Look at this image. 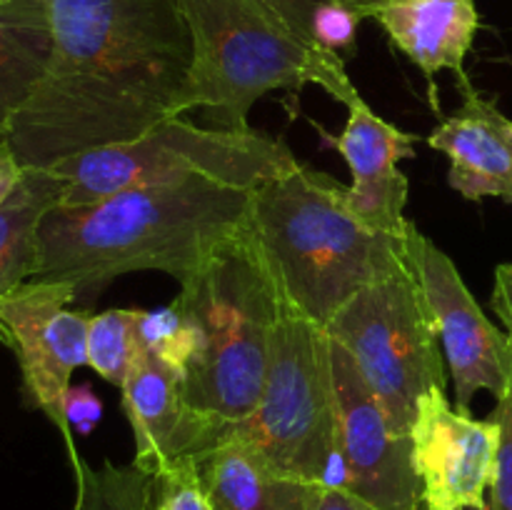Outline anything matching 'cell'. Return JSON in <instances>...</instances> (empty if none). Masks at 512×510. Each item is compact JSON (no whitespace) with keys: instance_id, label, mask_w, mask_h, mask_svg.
Listing matches in <instances>:
<instances>
[{"instance_id":"cell-13","label":"cell","mask_w":512,"mask_h":510,"mask_svg":"<svg viewBox=\"0 0 512 510\" xmlns=\"http://www.w3.org/2000/svg\"><path fill=\"white\" fill-rule=\"evenodd\" d=\"M120 393L135 438L133 463L153 475L193 463L225 443V430L185 403L178 370L148 350H140Z\"/></svg>"},{"instance_id":"cell-20","label":"cell","mask_w":512,"mask_h":510,"mask_svg":"<svg viewBox=\"0 0 512 510\" xmlns=\"http://www.w3.org/2000/svg\"><path fill=\"white\" fill-rule=\"evenodd\" d=\"M75 468L73 510H153L155 475L140 465H113L105 460L100 468L85 463L78 450H70Z\"/></svg>"},{"instance_id":"cell-32","label":"cell","mask_w":512,"mask_h":510,"mask_svg":"<svg viewBox=\"0 0 512 510\" xmlns=\"http://www.w3.org/2000/svg\"><path fill=\"white\" fill-rule=\"evenodd\" d=\"M425 510V508H420ZM463 510H490V505H473V508H463Z\"/></svg>"},{"instance_id":"cell-4","label":"cell","mask_w":512,"mask_h":510,"mask_svg":"<svg viewBox=\"0 0 512 510\" xmlns=\"http://www.w3.org/2000/svg\"><path fill=\"white\" fill-rule=\"evenodd\" d=\"M193 38V63L178 118L205 110L210 128L245 130L248 113L270 90L320 85L343 105L360 93L343 55L320 48L268 0H178Z\"/></svg>"},{"instance_id":"cell-24","label":"cell","mask_w":512,"mask_h":510,"mask_svg":"<svg viewBox=\"0 0 512 510\" xmlns=\"http://www.w3.org/2000/svg\"><path fill=\"white\" fill-rule=\"evenodd\" d=\"M153 510H210L193 463L155 475Z\"/></svg>"},{"instance_id":"cell-14","label":"cell","mask_w":512,"mask_h":510,"mask_svg":"<svg viewBox=\"0 0 512 510\" xmlns=\"http://www.w3.org/2000/svg\"><path fill=\"white\" fill-rule=\"evenodd\" d=\"M348 110V125L335 140V148L353 175V183L348 185L350 208L373 228L403 238L410 220L403 215L408 178L400 170V160L413 158L418 135L390 125L375 115L365 100H358Z\"/></svg>"},{"instance_id":"cell-16","label":"cell","mask_w":512,"mask_h":510,"mask_svg":"<svg viewBox=\"0 0 512 510\" xmlns=\"http://www.w3.org/2000/svg\"><path fill=\"white\" fill-rule=\"evenodd\" d=\"M495 103L463 88V105L445 118L428 145L448 155V180L465 200L500 198L512 203V150L500 128Z\"/></svg>"},{"instance_id":"cell-3","label":"cell","mask_w":512,"mask_h":510,"mask_svg":"<svg viewBox=\"0 0 512 510\" xmlns=\"http://www.w3.org/2000/svg\"><path fill=\"white\" fill-rule=\"evenodd\" d=\"M243 235L280 305L323 328L360 290L408 268L405 235L365 223L348 185L303 163L253 188Z\"/></svg>"},{"instance_id":"cell-12","label":"cell","mask_w":512,"mask_h":510,"mask_svg":"<svg viewBox=\"0 0 512 510\" xmlns=\"http://www.w3.org/2000/svg\"><path fill=\"white\" fill-rule=\"evenodd\" d=\"M410 438L425 510L488 505L500 445L493 418L475 420L455 410L443 388H433L420 398Z\"/></svg>"},{"instance_id":"cell-5","label":"cell","mask_w":512,"mask_h":510,"mask_svg":"<svg viewBox=\"0 0 512 510\" xmlns=\"http://www.w3.org/2000/svg\"><path fill=\"white\" fill-rule=\"evenodd\" d=\"M173 305L195 335L180 393L228 438L263 393L270 343L283 310L278 290L240 230L180 283Z\"/></svg>"},{"instance_id":"cell-7","label":"cell","mask_w":512,"mask_h":510,"mask_svg":"<svg viewBox=\"0 0 512 510\" xmlns=\"http://www.w3.org/2000/svg\"><path fill=\"white\" fill-rule=\"evenodd\" d=\"M225 440L250 445L293 478L345 488L330 335L323 325L280 310L258 405Z\"/></svg>"},{"instance_id":"cell-29","label":"cell","mask_w":512,"mask_h":510,"mask_svg":"<svg viewBox=\"0 0 512 510\" xmlns=\"http://www.w3.org/2000/svg\"><path fill=\"white\" fill-rule=\"evenodd\" d=\"M310 510H375V508L365 503V500L355 498V495L348 493V490L318 485V493H315L313 508Z\"/></svg>"},{"instance_id":"cell-30","label":"cell","mask_w":512,"mask_h":510,"mask_svg":"<svg viewBox=\"0 0 512 510\" xmlns=\"http://www.w3.org/2000/svg\"><path fill=\"white\" fill-rule=\"evenodd\" d=\"M23 178V165L18 163L15 153L5 140H0V203L10 195V190Z\"/></svg>"},{"instance_id":"cell-31","label":"cell","mask_w":512,"mask_h":510,"mask_svg":"<svg viewBox=\"0 0 512 510\" xmlns=\"http://www.w3.org/2000/svg\"><path fill=\"white\" fill-rule=\"evenodd\" d=\"M500 128H503L505 140H508V145H510V150H512V120H508L503 115V118H500Z\"/></svg>"},{"instance_id":"cell-19","label":"cell","mask_w":512,"mask_h":510,"mask_svg":"<svg viewBox=\"0 0 512 510\" xmlns=\"http://www.w3.org/2000/svg\"><path fill=\"white\" fill-rule=\"evenodd\" d=\"M63 193L65 180L55 170L23 168V178L0 203V295L33 280L40 223Z\"/></svg>"},{"instance_id":"cell-8","label":"cell","mask_w":512,"mask_h":510,"mask_svg":"<svg viewBox=\"0 0 512 510\" xmlns=\"http://www.w3.org/2000/svg\"><path fill=\"white\" fill-rule=\"evenodd\" d=\"M325 330L348 350L400 433L410 435L425 393L448 388L438 325L410 265L360 290Z\"/></svg>"},{"instance_id":"cell-2","label":"cell","mask_w":512,"mask_h":510,"mask_svg":"<svg viewBox=\"0 0 512 510\" xmlns=\"http://www.w3.org/2000/svg\"><path fill=\"white\" fill-rule=\"evenodd\" d=\"M250 193L193 178L90 205H55L40 223L33 280L73 285L75 305H93L115 278L140 270L185 283L243 230Z\"/></svg>"},{"instance_id":"cell-10","label":"cell","mask_w":512,"mask_h":510,"mask_svg":"<svg viewBox=\"0 0 512 510\" xmlns=\"http://www.w3.org/2000/svg\"><path fill=\"white\" fill-rule=\"evenodd\" d=\"M73 305L75 290L68 283L28 280L0 295V340L18 355L28 400L58 425L68 450L75 445L65 398L73 370L88 363L90 328V313Z\"/></svg>"},{"instance_id":"cell-15","label":"cell","mask_w":512,"mask_h":510,"mask_svg":"<svg viewBox=\"0 0 512 510\" xmlns=\"http://www.w3.org/2000/svg\"><path fill=\"white\" fill-rule=\"evenodd\" d=\"M383 25L388 38L403 50L428 80L430 105L440 110L435 75L453 70L460 90L470 88L465 55L480 28L475 0H385L370 15Z\"/></svg>"},{"instance_id":"cell-11","label":"cell","mask_w":512,"mask_h":510,"mask_svg":"<svg viewBox=\"0 0 512 510\" xmlns=\"http://www.w3.org/2000/svg\"><path fill=\"white\" fill-rule=\"evenodd\" d=\"M345 488L375 510H420L413 438L400 433L343 345L330 338Z\"/></svg>"},{"instance_id":"cell-18","label":"cell","mask_w":512,"mask_h":510,"mask_svg":"<svg viewBox=\"0 0 512 510\" xmlns=\"http://www.w3.org/2000/svg\"><path fill=\"white\" fill-rule=\"evenodd\" d=\"M50 53L48 0H0V140L38 88Z\"/></svg>"},{"instance_id":"cell-26","label":"cell","mask_w":512,"mask_h":510,"mask_svg":"<svg viewBox=\"0 0 512 510\" xmlns=\"http://www.w3.org/2000/svg\"><path fill=\"white\" fill-rule=\"evenodd\" d=\"M268 3L273 5L278 13H283L285 18H288L290 23L300 30V33L308 35L310 38V18H313V13L320 8V5L343 3V5H350V8L358 10L363 18H370V15H373V10L378 8L380 3H385V0H268Z\"/></svg>"},{"instance_id":"cell-27","label":"cell","mask_w":512,"mask_h":510,"mask_svg":"<svg viewBox=\"0 0 512 510\" xmlns=\"http://www.w3.org/2000/svg\"><path fill=\"white\" fill-rule=\"evenodd\" d=\"M490 308L505 325V333L512 338V263H503L495 268V288L490 298Z\"/></svg>"},{"instance_id":"cell-21","label":"cell","mask_w":512,"mask_h":510,"mask_svg":"<svg viewBox=\"0 0 512 510\" xmlns=\"http://www.w3.org/2000/svg\"><path fill=\"white\" fill-rule=\"evenodd\" d=\"M140 310L113 308L90 315L88 328V365L115 388H123L130 368L138 360Z\"/></svg>"},{"instance_id":"cell-9","label":"cell","mask_w":512,"mask_h":510,"mask_svg":"<svg viewBox=\"0 0 512 510\" xmlns=\"http://www.w3.org/2000/svg\"><path fill=\"white\" fill-rule=\"evenodd\" d=\"M405 258L438 325L458 410L470 413L478 390H488L495 400L512 395V338L483 313L453 260L413 223L405 228Z\"/></svg>"},{"instance_id":"cell-6","label":"cell","mask_w":512,"mask_h":510,"mask_svg":"<svg viewBox=\"0 0 512 510\" xmlns=\"http://www.w3.org/2000/svg\"><path fill=\"white\" fill-rule=\"evenodd\" d=\"M298 165L283 140L253 128H200L183 118H168L138 140L73 155L50 170L65 180L60 205H90L123 190L193 178L253 190Z\"/></svg>"},{"instance_id":"cell-1","label":"cell","mask_w":512,"mask_h":510,"mask_svg":"<svg viewBox=\"0 0 512 510\" xmlns=\"http://www.w3.org/2000/svg\"><path fill=\"white\" fill-rule=\"evenodd\" d=\"M53 53L5 143L23 168L138 140L178 118L193 38L178 0H48Z\"/></svg>"},{"instance_id":"cell-17","label":"cell","mask_w":512,"mask_h":510,"mask_svg":"<svg viewBox=\"0 0 512 510\" xmlns=\"http://www.w3.org/2000/svg\"><path fill=\"white\" fill-rule=\"evenodd\" d=\"M210 510H310L318 485L275 468L258 450L225 440L193 460Z\"/></svg>"},{"instance_id":"cell-22","label":"cell","mask_w":512,"mask_h":510,"mask_svg":"<svg viewBox=\"0 0 512 510\" xmlns=\"http://www.w3.org/2000/svg\"><path fill=\"white\" fill-rule=\"evenodd\" d=\"M138 335L143 350L183 375L195 348V335L185 315L173 303L158 310H140Z\"/></svg>"},{"instance_id":"cell-23","label":"cell","mask_w":512,"mask_h":510,"mask_svg":"<svg viewBox=\"0 0 512 510\" xmlns=\"http://www.w3.org/2000/svg\"><path fill=\"white\" fill-rule=\"evenodd\" d=\"M363 15L355 8L343 3L320 5L310 18V38L325 50L333 53H350L358 38V25L363 23Z\"/></svg>"},{"instance_id":"cell-28","label":"cell","mask_w":512,"mask_h":510,"mask_svg":"<svg viewBox=\"0 0 512 510\" xmlns=\"http://www.w3.org/2000/svg\"><path fill=\"white\" fill-rule=\"evenodd\" d=\"M65 415L68 423H75L80 430H90L100 420V403L90 395L88 388L70 390L65 398Z\"/></svg>"},{"instance_id":"cell-25","label":"cell","mask_w":512,"mask_h":510,"mask_svg":"<svg viewBox=\"0 0 512 510\" xmlns=\"http://www.w3.org/2000/svg\"><path fill=\"white\" fill-rule=\"evenodd\" d=\"M490 418L500 425V445L488 505L490 510H512V395L498 400Z\"/></svg>"}]
</instances>
